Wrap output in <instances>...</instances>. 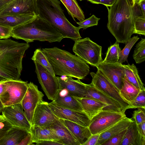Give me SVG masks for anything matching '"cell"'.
I'll list each match as a JSON object with an SVG mask.
<instances>
[{
	"instance_id": "23",
	"label": "cell",
	"mask_w": 145,
	"mask_h": 145,
	"mask_svg": "<svg viewBox=\"0 0 145 145\" xmlns=\"http://www.w3.org/2000/svg\"><path fill=\"white\" fill-rule=\"evenodd\" d=\"M133 121L131 118L125 117L107 130L101 133L96 145H102L108 139L127 129Z\"/></svg>"
},
{
	"instance_id": "25",
	"label": "cell",
	"mask_w": 145,
	"mask_h": 145,
	"mask_svg": "<svg viewBox=\"0 0 145 145\" xmlns=\"http://www.w3.org/2000/svg\"><path fill=\"white\" fill-rule=\"evenodd\" d=\"M29 132L27 130L12 126L0 140V145H18Z\"/></svg>"
},
{
	"instance_id": "35",
	"label": "cell",
	"mask_w": 145,
	"mask_h": 145,
	"mask_svg": "<svg viewBox=\"0 0 145 145\" xmlns=\"http://www.w3.org/2000/svg\"><path fill=\"white\" fill-rule=\"evenodd\" d=\"M145 15L137 17L135 19L133 33L145 35Z\"/></svg>"
},
{
	"instance_id": "27",
	"label": "cell",
	"mask_w": 145,
	"mask_h": 145,
	"mask_svg": "<svg viewBox=\"0 0 145 145\" xmlns=\"http://www.w3.org/2000/svg\"><path fill=\"white\" fill-rule=\"evenodd\" d=\"M54 101L57 105L61 106L76 110L83 111L78 101L74 97L69 94L65 89L60 91L57 98Z\"/></svg>"
},
{
	"instance_id": "42",
	"label": "cell",
	"mask_w": 145,
	"mask_h": 145,
	"mask_svg": "<svg viewBox=\"0 0 145 145\" xmlns=\"http://www.w3.org/2000/svg\"><path fill=\"white\" fill-rule=\"evenodd\" d=\"M100 134L91 135L83 145H96Z\"/></svg>"
},
{
	"instance_id": "45",
	"label": "cell",
	"mask_w": 145,
	"mask_h": 145,
	"mask_svg": "<svg viewBox=\"0 0 145 145\" xmlns=\"http://www.w3.org/2000/svg\"><path fill=\"white\" fill-rule=\"evenodd\" d=\"M37 145H63L58 141L53 140H44L35 143Z\"/></svg>"
},
{
	"instance_id": "51",
	"label": "cell",
	"mask_w": 145,
	"mask_h": 145,
	"mask_svg": "<svg viewBox=\"0 0 145 145\" xmlns=\"http://www.w3.org/2000/svg\"><path fill=\"white\" fill-rule=\"evenodd\" d=\"M6 119L3 115H0V122L4 121Z\"/></svg>"
},
{
	"instance_id": "20",
	"label": "cell",
	"mask_w": 145,
	"mask_h": 145,
	"mask_svg": "<svg viewBox=\"0 0 145 145\" xmlns=\"http://www.w3.org/2000/svg\"><path fill=\"white\" fill-rule=\"evenodd\" d=\"M37 16L34 13L0 15V25L13 28L31 21Z\"/></svg>"
},
{
	"instance_id": "50",
	"label": "cell",
	"mask_w": 145,
	"mask_h": 145,
	"mask_svg": "<svg viewBox=\"0 0 145 145\" xmlns=\"http://www.w3.org/2000/svg\"><path fill=\"white\" fill-rule=\"evenodd\" d=\"M4 107V106L0 99V113L2 112V111Z\"/></svg>"
},
{
	"instance_id": "18",
	"label": "cell",
	"mask_w": 145,
	"mask_h": 145,
	"mask_svg": "<svg viewBox=\"0 0 145 145\" xmlns=\"http://www.w3.org/2000/svg\"><path fill=\"white\" fill-rule=\"evenodd\" d=\"M86 85V95L85 97L97 100L108 105L105 110L125 112V111L119 103L97 89L91 83Z\"/></svg>"
},
{
	"instance_id": "53",
	"label": "cell",
	"mask_w": 145,
	"mask_h": 145,
	"mask_svg": "<svg viewBox=\"0 0 145 145\" xmlns=\"http://www.w3.org/2000/svg\"><path fill=\"white\" fill-rule=\"evenodd\" d=\"M4 79L1 77H0V80H3Z\"/></svg>"
},
{
	"instance_id": "32",
	"label": "cell",
	"mask_w": 145,
	"mask_h": 145,
	"mask_svg": "<svg viewBox=\"0 0 145 145\" xmlns=\"http://www.w3.org/2000/svg\"><path fill=\"white\" fill-rule=\"evenodd\" d=\"M34 61L40 63L54 76H56L52 66L44 53L40 48L36 49L31 58Z\"/></svg>"
},
{
	"instance_id": "54",
	"label": "cell",
	"mask_w": 145,
	"mask_h": 145,
	"mask_svg": "<svg viewBox=\"0 0 145 145\" xmlns=\"http://www.w3.org/2000/svg\"><path fill=\"white\" fill-rule=\"evenodd\" d=\"M80 0V1H82V0ZM87 0L88 1V0Z\"/></svg>"
},
{
	"instance_id": "31",
	"label": "cell",
	"mask_w": 145,
	"mask_h": 145,
	"mask_svg": "<svg viewBox=\"0 0 145 145\" xmlns=\"http://www.w3.org/2000/svg\"><path fill=\"white\" fill-rule=\"evenodd\" d=\"M121 50L119 43L116 41L114 44L108 47L105 58L102 62L109 63H118Z\"/></svg>"
},
{
	"instance_id": "47",
	"label": "cell",
	"mask_w": 145,
	"mask_h": 145,
	"mask_svg": "<svg viewBox=\"0 0 145 145\" xmlns=\"http://www.w3.org/2000/svg\"><path fill=\"white\" fill-rule=\"evenodd\" d=\"M14 0H0V11L8 3Z\"/></svg>"
},
{
	"instance_id": "38",
	"label": "cell",
	"mask_w": 145,
	"mask_h": 145,
	"mask_svg": "<svg viewBox=\"0 0 145 145\" xmlns=\"http://www.w3.org/2000/svg\"><path fill=\"white\" fill-rule=\"evenodd\" d=\"M130 105L131 108H145V90L141 91Z\"/></svg>"
},
{
	"instance_id": "10",
	"label": "cell",
	"mask_w": 145,
	"mask_h": 145,
	"mask_svg": "<svg viewBox=\"0 0 145 145\" xmlns=\"http://www.w3.org/2000/svg\"><path fill=\"white\" fill-rule=\"evenodd\" d=\"M35 72L42 88L48 99L55 101L60 90L57 77L54 76L40 63L34 61Z\"/></svg>"
},
{
	"instance_id": "8",
	"label": "cell",
	"mask_w": 145,
	"mask_h": 145,
	"mask_svg": "<svg viewBox=\"0 0 145 145\" xmlns=\"http://www.w3.org/2000/svg\"><path fill=\"white\" fill-rule=\"evenodd\" d=\"M5 87L0 99L5 106L21 103L27 89V82L5 80Z\"/></svg>"
},
{
	"instance_id": "11",
	"label": "cell",
	"mask_w": 145,
	"mask_h": 145,
	"mask_svg": "<svg viewBox=\"0 0 145 145\" xmlns=\"http://www.w3.org/2000/svg\"><path fill=\"white\" fill-rule=\"evenodd\" d=\"M44 96V95L39 90L37 86L31 82L28 83L27 91L21 104L31 125L35 109L38 104L43 100Z\"/></svg>"
},
{
	"instance_id": "55",
	"label": "cell",
	"mask_w": 145,
	"mask_h": 145,
	"mask_svg": "<svg viewBox=\"0 0 145 145\" xmlns=\"http://www.w3.org/2000/svg\"><path fill=\"white\" fill-rule=\"evenodd\" d=\"M0 39H1V38H0Z\"/></svg>"
},
{
	"instance_id": "4",
	"label": "cell",
	"mask_w": 145,
	"mask_h": 145,
	"mask_svg": "<svg viewBox=\"0 0 145 145\" xmlns=\"http://www.w3.org/2000/svg\"><path fill=\"white\" fill-rule=\"evenodd\" d=\"M38 15L49 23L63 38L74 41L82 38L78 27L72 25L65 17L58 0H37Z\"/></svg>"
},
{
	"instance_id": "24",
	"label": "cell",
	"mask_w": 145,
	"mask_h": 145,
	"mask_svg": "<svg viewBox=\"0 0 145 145\" xmlns=\"http://www.w3.org/2000/svg\"><path fill=\"white\" fill-rule=\"evenodd\" d=\"M60 119L76 138L80 145H83L91 135L88 127L83 126L69 120Z\"/></svg>"
},
{
	"instance_id": "36",
	"label": "cell",
	"mask_w": 145,
	"mask_h": 145,
	"mask_svg": "<svg viewBox=\"0 0 145 145\" xmlns=\"http://www.w3.org/2000/svg\"><path fill=\"white\" fill-rule=\"evenodd\" d=\"M99 20L100 18L93 15L90 17L83 21L76 22V23L78 25V27L80 29H86L90 27L97 25Z\"/></svg>"
},
{
	"instance_id": "44",
	"label": "cell",
	"mask_w": 145,
	"mask_h": 145,
	"mask_svg": "<svg viewBox=\"0 0 145 145\" xmlns=\"http://www.w3.org/2000/svg\"><path fill=\"white\" fill-rule=\"evenodd\" d=\"M31 133L29 132L22 140L18 145H31L33 144Z\"/></svg>"
},
{
	"instance_id": "21",
	"label": "cell",
	"mask_w": 145,
	"mask_h": 145,
	"mask_svg": "<svg viewBox=\"0 0 145 145\" xmlns=\"http://www.w3.org/2000/svg\"><path fill=\"white\" fill-rule=\"evenodd\" d=\"M74 97L80 103L83 111L91 119L102 110H105L108 106L107 104L93 99L85 97Z\"/></svg>"
},
{
	"instance_id": "5",
	"label": "cell",
	"mask_w": 145,
	"mask_h": 145,
	"mask_svg": "<svg viewBox=\"0 0 145 145\" xmlns=\"http://www.w3.org/2000/svg\"><path fill=\"white\" fill-rule=\"evenodd\" d=\"M11 37L28 43L34 40L60 42L64 38L54 28L38 16L26 23L12 28Z\"/></svg>"
},
{
	"instance_id": "9",
	"label": "cell",
	"mask_w": 145,
	"mask_h": 145,
	"mask_svg": "<svg viewBox=\"0 0 145 145\" xmlns=\"http://www.w3.org/2000/svg\"><path fill=\"white\" fill-rule=\"evenodd\" d=\"M125 117V112L102 110L91 120L88 127L91 135L100 134Z\"/></svg>"
},
{
	"instance_id": "14",
	"label": "cell",
	"mask_w": 145,
	"mask_h": 145,
	"mask_svg": "<svg viewBox=\"0 0 145 145\" xmlns=\"http://www.w3.org/2000/svg\"><path fill=\"white\" fill-rule=\"evenodd\" d=\"M96 67L102 72L119 91L123 85V78L125 76L123 65L118 62L115 63L101 62Z\"/></svg>"
},
{
	"instance_id": "33",
	"label": "cell",
	"mask_w": 145,
	"mask_h": 145,
	"mask_svg": "<svg viewBox=\"0 0 145 145\" xmlns=\"http://www.w3.org/2000/svg\"><path fill=\"white\" fill-rule=\"evenodd\" d=\"M139 39V38L138 36H134L126 42L125 47L121 50L120 57L118 62L119 63L122 64L126 61H127V58L131 49Z\"/></svg>"
},
{
	"instance_id": "12",
	"label": "cell",
	"mask_w": 145,
	"mask_h": 145,
	"mask_svg": "<svg viewBox=\"0 0 145 145\" xmlns=\"http://www.w3.org/2000/svg\"><path fill=\"white\" fill-rule=\"evenodd\" d=\"M48 105L53 113L59 118L72 121L83 126H89L91 119L84 111L61 106L54 101L48 103Z\"/></svg>"
},
{
	"instance_id": "48",
	"label": "cell",
	"mask_w": 145,
	"mask_h": 145,
	"mask_svg": "<svg viewBox=\"0 0 145 145\" xmlns=\"http://www.w3.org/2000/svg\"><path fill=\"white\" fill-rule=\"evenodd\" d=\"M138 3L143 14L145 15V0H142Z\"/></svg>"
},
{
	"instance_id": "19",
	"label": "cell",
	"mask_w": 145,
	"mask_h": 145,
	"mask_svg": "<svg viewBox=\"0 0 145 145\" xmlns=\"http://www.w3.org/2000/svg\"><path fill=\"white\" fill-rule=\"evenodd\" d=\"M59 137L60 141L63 144L80 145L68 128L64 124L60 119L58 118L49 126Z\"/></svg>"
},
{
	"instance_id": "1",
	"label": "cell",
	"mask_w": 145,
	"mask_h": 145,
	"mask_svg": "<svg viewBox=\"0 0 145 145\" xmlns=\"http://www.w3.org/2000/svg\"><path fill=\"white\" fill-rule=\"evenodd\" d=\"M108 11L107 27L118 43L125 44L133 34L136 18L139 16L132 0H116Z\"/></svg>"
},
{
	"instance_id": "43",
	"label": "cell",
	"mask_w": 145,
	"mask_h": 145,
	"mask_svg": "<svg viewBox=\"0 0 145 145\" xmlns=\"http://www.w3.org/2000/svg\"><path fill=\"white\" fill-rule=\"evenodd\" d=\"M91 3L96 4H101L105 5L107 8L112 6L116 0H88Z\"/></svg>"
},
{
	"instance_id": "40",
	"label": "cell",
	"mask_w": 145,
	"mask_h": 145,
	"mask_svg": "<svg viewBox=\"0 0 145 145\" xmlns=\"http://www.w3.org/2000/svg\"><path fill=\"white\" fill-rule=\"evenodd\" d=\"M12 28L0 25V38L1 39H6L11 37Z\"/></svg>"
},
{
	"instance_id": "2",
	"label": "cell",
	"mask_w": 145,
	"mask_h": 145,
	"mask_svg": "<svg viewBox=\"0 0 145 145\" xmlns=\"http://www.w3.org/2000/svg\"><path fill=\"white\" fill-rule=\"evenodd\" d=\"M56 75L83 79L89 73V67L76 55L56 47L42 48Z\"/></svg>"
},
{
	"instance_id": "34",
	"label": "cell",
	"mask_w": 145,
	"mask_h": 145,
	"mask_svg": "<svg viewBox=\"0 0 145 145\" xmlns=\"http://www.w3.org/2000/svg\"><path fill=\"white\" fill-rule=\"evenodd\" d=\"M133 58L135 62L140 64L145 60V39L141 40L136 46L133 52Z\"/></svg>"
},
{
	"instance_id": "13",
	"label": "cell",
	"mask_w": 145,
	"mask_h": 145,
	"mask_svg": "<svg viewBox=\"0 0 145 145\" xmlns=\"http://www.w3.org/2000/svg\"><path fill=\"white\" fill-rule=\"evenodd\" d=\"M1 112L6 120L12 126L29 131L31 125L25 115L21 103L5 106Z\"/></svg>"
},
{
	"instance_id": "30",
	"label": "cell",
	"mask_w": 145,
	"mask_h": 145,
	"mask_svg": "<svg viewBox=\"0 0 145 145\" xmlns=\"http://www.w3.org/2000/svg\"><path fill=\"white\" fill-rule=\"evenodd\" d=\"M66 7L68 13L72 17L74 20V18L79 22L85 20V16L76 0H60Z\"/></svg>"
},
{
	"instance_id": "39",
	"label": "cell",
	"mask_w": 145,
	"mask_h": 145,
	"mask_svg": "<svg viewBox=\"0 0 145 145\" xmlns=\"http://www.w3.org/2000/svg\"><path fill=\"white\" fill-rule=\"evenodd\" d=\"M138 108L133 112L131 118L137 125L145 121V108Z\"/></svg>"
},
{
	"instance_id": "49",
	"label": "cell",
	"mask_w": 145,
	"mask_h": 145,
	"mask_svg": "<svg viewBox=\"0 0 145 145\" xmlns=\"http://www.w3.org/2000/svg\"><path fill=\"white\" fill-rule=\"evenodd\" d=\"M5 79L1 80L0 81V95L4 90L5 86Z\"/></svg>"
},
{
	"instance_id": "3",
	"label": "cell",
	"mask_w": 145,
	"mask_h": 145,
	"mask_svg": "<svg viewBox=\"0 0 145 145\" xmlns=\"http://www.w3.org/2000/svg\"><path fill=\"white\" fill-rule=\"evenodd\" d=\"M29 47L27 43L9 39L0 40V77L6 79H19L23 58Z\"/></svg>"
},
{
	"instance_id": "26",
	"label": "cell",
	"mask_w": 145,
	"mask_h": 145,
	"mask_svg": "<svg viewBox=\"0 0 145 145\" xmlns=\"http://www.w3.org/2000/svg\"><path fill=\"white\" fill-rule=\"evenodd\" d=\"M121 145H145V138L139 134L134 121L127 128Z\"/></svg>"
},
{
	"instance_id": "17",
	"label": "cell",
	"mask_w": 145,
	"mask_h": 145,
	"mask_svg": "<svg viewBox=\"0 0 145 145\" xmlns=\"http://www.w3.org/2000/svg\"><path fill=\"white\" fill-rule=\"evenodd\" d=\"M65 76L64 78L57 77L60 86V91L65 89L69 94L74 97L82 98L86 96V84L82 82L79 79L75 80L71 77Z\"/></svg>"
},
{
	"instance_id": "16",
	"label": "cell",
	"mask_w": 145,
	"mask_h": 145,
	"mask_svg": "<svg viewBox=\"0 0 145 145\" xmlns=\"http://www.w3.org/2000/svg\"><path fill=\"white\" fill-rule=\"evenodd\" d=\"M58 118L51 110L48 103L42 100L35 109L31 125L48 127Z\"/></svg>"
},
{
	"instance_id": "7",
	"label": "cell",
	"mask_w": 145,
	"mask_h": 145,
	"mask_svg": "<svg viewBox=\"0 0 145 145\" xmlns=\"http://www.w3.org/2000/svg\"><path fill=\"white\" fill-rule=\"evenodd\" d=\"M95 73H90L91 83L97 89L119 103L124 110L131 108L130 105L120 95L119 91L99 69Z\"/></svg>"
},
{
	"instance_id": "29",
	"label": "cell",
	"mask_w": 145,
	"mask_h": 145,
	"mask_svg": "<svg viewBox=\"0 0 145 145\" xmlns=\"http://www.w3.org/2000/svg\"><path fill=\"white\" fill-rule=\"evenodd\" d=\"M123 80V84L119 91L120 93L123 98L130 105L141 91L130 83L125 76Z\"/></svg>"
},
{
	"instance_id": "22",
	"label": "cell",
	"mask_w": 145,
	"mask_h": 145,
	"mask_svg": "<svg viewBox=\"0 0 145 145\" xmlns=\"http://www.w3.org/2000/svg\"><path fill=\"white\" fill-rule=\"evenodd\" d=\"M29 132L33 143L47 140L58 141L61 142L55 131L49 127L31 125Z\"/></svg>"
},
{
	"instance_id": "37",
	"label": "cell",
	"mask_w": 145,
	"mask_h": 145,
	"mask_svg": "<svg viewBox=\"0 0 145 145\" xmlns=\"http://www.w3.org/2000/svg\"><path fill=\"white\" fill-rule=\"evenodd\" d=\"M127 129V128L113 136L105 141L102 145H121Z\"/></svg>"
},
{
	"instance_id": "46",
	"label": "cell",
	"mask_w": 145,
	"mask_h": 145,
	"mask_svg": "<svg viewBox=\"0 0 145 145\" xmlns=\"http://www.w3.org/2000/svg\"><path fill=\"white\" fill-rule=\"evenodd\" d=\"M138 130L140 135L145 138V121L137 125Z\"/></svg>"
},
{
	"instance_id": "41",
	"label": "cell",
	"mask_w": 145,
	"mask_h": 145,
	"mask_svg": "<svg viewBox=\"0 0 145 145\" xmlns=\"http://www.w3.org/2000/svg\"><path fill=\"white\" fill-rule=\"evenodd\" d=\"M12 126L6 120L0 122V140Z\"/></svg>"
},
{
	"instance_id": "6",
	"label": "cell",
	"mask_w": 145,
	"mask_h": 145,
	"mask_svg": "<svg viewBox=\"0 0 145 145\" xmlns=\"http://www.w3.org/2000/svg\"><path fill=\"white\" fill-rule=\"evenodd\" d=\"M72 50L75 55L91 66L96 67L103 61L102 47L89 37L75 41Z\"/></svg>"
},
{
	"instance_id": "15",
	"label": "cell",
	"mask_w": 145,
	"mask_h": 145,
	"mask_svg": "<svg viewBox=\"0 0 145 145\" xmlns=\"http://www.w3.org/2000/svg\"><path fill=\"white\" fill-rule=\"evenodd\" d=\"M33 13L38 16L37 0H14L0 11V15Z\"/></svg>"
},
{
	"instance_id": "52",
	"label": "cell",
	"mask_w": 145,
	"mask_h": 145,
	"mask_svg": "<svg viewBox=\"0 0 145 145\" xmlns=\"http://www.w3.org/2000/svg\"><path fill=\"white\" fill-rule=\"evenodd\" d=\"M133 3V5L137 3H138L142 0H132Z\"/></svg>"
},
{
	"instance_id": "28",
	"label": "cell",
	"mask_w": 145,
	"mask_h": 145,
	"mask_svg": "<svg viewBox=\"0 0 145 145\" xmlns=\"http://www.w3.org/2000/svg\"><path fill=\"white\" fill-rule=\"evenodd\" d=\"M125 76L132 84L140 91L145 90L144 84L139 75L136 66L134 64L123 65Z\"/></svg>"
}]
</instances>
